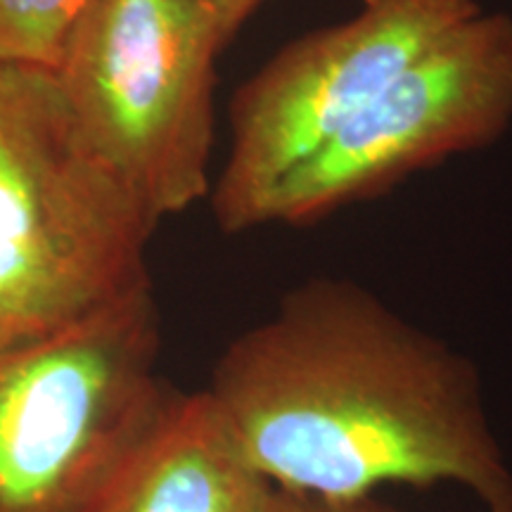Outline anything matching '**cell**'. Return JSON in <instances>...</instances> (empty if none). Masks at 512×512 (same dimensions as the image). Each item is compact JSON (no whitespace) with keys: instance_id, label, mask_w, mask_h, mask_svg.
I'll use <instances>...</instances> for the list:
<instances>
[{"instance_id":"cell-1","label":"cell","mask_w":512,"mask_h":512,"mask_svg":"<svg viewBox=\"0 0 512 512\" xmlns=\"http://www.w3.org/2000/svg\"><path fill=\"white\" fill-rule=\"evenodd\" d=\"M207 394L273 489L349 501L458 484L512 512L470 358L349 278H309L223 349Z\"/></svg>"},{"instance_id":"cell-2","label":"cell","mask_w":512,"mask_h":512,"mask_svg":"<svg viewBox=\"0 0 512 512\" xmlns=\"http://www.w3.org/2000/svg\"><path fill=\"white\" fill-rule=\"evenodd\" d=\"M157 226L83 143L53 72L0 64V344L150 285Z\"/></svg>"},{"instance_id":"cell-3","label":"cell","mask_w":512,"mask_h":512,"mask_svg":"<svg viewBox=\"0 0 512 512\" xmlns=\"http://www.w3.org/2000/svg\"><path fill=\"white\" fill-rule=\"evenodd\" d=\"M152 283L53 335L0 344V512H83L178 389Z\"/></svg>"},{"instance_id":"cell-4","label":"cell","mask_w":512,"mask_h":512,"mask_svg":"<svg viewBox=\"0 0 512 512\" xmlns=\"http://www.w3.org/2000/svg\"><path fill=\"white\" fill-rule=\"evenodd\" d=\"M226 48L207 0H93L53 69L83 143L157 223L209 197Z\"/></svg>"},{"instance_id":"cell-5","label":"cell","mask_w":512,"mask_h":512,"mask_svg":"<svg viewBox=\"0 0 512 512\" xmlns=\"http://www.w3.org/2000/svg\"><path fill=\"white\" fill-rule=\"evenodd\" d=\"M479 10L477 0H361L268 57L230 100L228 152L207 197L216 226L264 228L285 178Z\"/></svg>"},{"instance_id":"cell-6","label":"cell","mask_w":512,"mask_h":512,"mask_svg":"<svg viewBox=\"0 0 512 512\" xmlns=\"http://www.w3.org/2000/svg\"><path fill=\"white\" fill-rule=\"evenodd\" d=\"M510 124L512 15L479 10L285 178L266 226H313L418 171L494 145Z\"/></svg>"},{"instance_id":"cell-7","label":"cell","mask_w":512,"mask_h":512,"mask_svg":"<svg viewBox=\"0 0 512 512\" xmlns=\"http://www.w3.org/2000/svg\"><path fill=\"white\" fill-rule=\"evenodd\" d=\"M271 491L202 389L176 392L83 512H266Z\"/></svg>"},{"instance_id":"cell-8","label":"cell","mask_w":512,"mask_h":512,"mask_svg":"<svg viewBox=\"0 0 512 512\" xmlns=\"http://www.w3.org/2000/svg\"><path fill=\"white\" fill-rule=\"evenodd\" d=\"M93 0H0V64L53 72Z\"/></svg>"},{"instance_id":"cell-9","label":"cell","mask_w":512,"mask_h":512,"mask_svg":"<svg viewBox=\"0 0 512 512\" xmlns=\"http://www.w3.org/2000/svg\"><path fill=\"white\" fill-rule=\"evenodd\" d=\"M266 512H406L396 505H389L373 496L349 498V501H330V498H316L292 491L273 489L268 498Z\"/></svg>"},{"instance_id":"cell-10","label":"cell","mask_w":512,"mask_h":512,"mask_svg":"<svg viewBox=\"0 0 512 512\" xmlns=\"http://www.w3.org/2000/svg\"><path fill=\"white\" fill-rule=\"evenodd\" d=\"M207 3L214 10L216 19H219L223 38L230 46L238 38L242 27L256 15V10L264 5V0H207Z\"/></svg>"}]
</instances>
